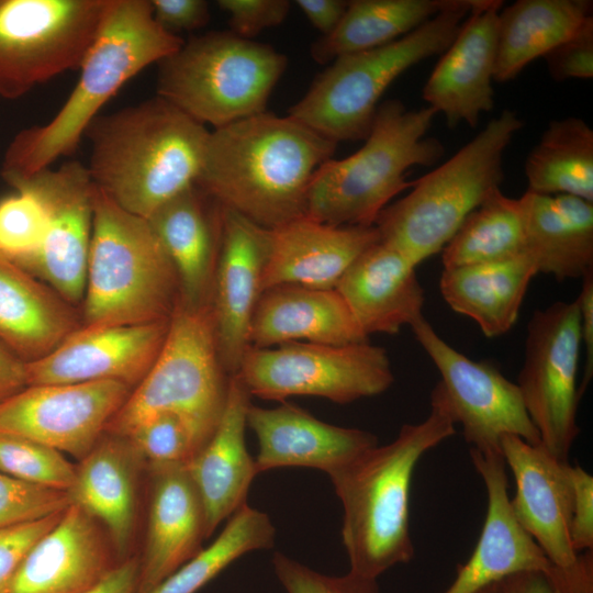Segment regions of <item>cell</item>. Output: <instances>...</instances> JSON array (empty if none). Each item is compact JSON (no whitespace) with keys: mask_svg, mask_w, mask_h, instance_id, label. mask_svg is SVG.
<instances>
[{"mask_svg":"<svg viewBox=\"0 0 593 593\" xmlns=\"http://www.w3.org/2000/svg\"><path fill=\"white\" fill-rule=\"evenodd\" d=\"M247 427L258 440V474L276 468L303 467L328 475L378 445L377 436L370 432L323 422L288 402L271 409L251 403Z\"/></svg>","mask_w":593,"mask_h":593,"instance_id":"obj_23","label":"cell"},{"mask_svg":"<svg viewBox=\"0 0 593 593\" xmlns=\"http://www.w3.org/2000/svg\"><path fill=\"white\" fill-rule=\"evenodd\" d=\"M46 215L37 199L26 191L0 201V254L16 260L35 253L45 236Z\"/></svg>","mask_w":593,"mask_h":593,"instance_id":"obj_41","label":"cell"},{"mask_svg":"<svg viewBox=\"0 0 593 593\" xmlns=\"http://www.w3.org/2000/svg\"><path fill=\"white\" fill-rule=\"evenodd\" d=\"M538 273L528 253L514 258L444 269L439 291L452 311L473 320L490 338L516 324L532 279Z\"/></svg>","mask_w":593,"mask_h":593,"instance_id":"obj_33","label":"cell"},{"mask_svg":"<svg viewBox=\"0 0 593 593\" xmlns=\"http://www.w3.org/2000/svg\"><path fill=\"white\" fill-rule=\"evenodd\" d=\"M156 22L167 32H191L210 21L209 3L204 0H149Z\"/></svg>","mask_w":593,"mask_h":593,"instance_id":"obj_48","label":"cell"},{"mask_svg":"<svg viewBox=\"0 0 593 593\" xmlns=\"http://www.w3.org/2000/svg\"><path fill=\"white\" fill-rule=\"evenodd\" d=\"M123 438L147 465L188 463L203 447L192 426L171 412L147 417Z\"/></svg>","mask_w":593,"mask_h":593,"instance_id":"obj_40","label":"cell"},{"mask_svg":"<svg viewBox=\"0 0 593 593\" xmlns=\"http://www.w3.org/2000/svg\"><path fill=\"white\" fill-rule=\"evenodd\" d=\"M216 343L211 306L178 304L154 365L109 422L105 433L125 437L147 417H183L204 445L223 414L230 384Z\"/></svg>","mask_w":593,"mask_h":593,"instance_id":"obj_10","label":"cell"},{"mask_svg":"<svg viewBox=\"0 0 593 593\" xmlns=\"http://www.w3.org/2000/svg\"><path fill=\"white\" fill-rule=\"evenodd\" d=\"M0 472L30 483L68 491L75 481L76 467L54 448L0 433Z\"/></svg>","mask_w":593,"mask_h":593,"instance_id":"obj_39","label":"cell"},{"mask_svg":"<svg viewBox=\"0 0 593 593\" xmlns=\"http://www.w3.org/2000/svg\"><path fill=\"white\" fill-rule=\"evenodd\" d=\"M139 557L128 556L99 582L81 593H137Z\"/></svg>","mask_w":593,"mask_h":593,"instance_id":"obj_50","label":"cell"},{"mask_svg":"<svg viewBox=\"0 0 593 593\" xmlns=\"http://www.w3.org/2000/svg\"><path fill=\"white\" fill-rule=\"evenodd\" d=\"M63 513L0 529V593H9L13 578L31 548L58 522Z\"/></svg>","mask_w":593,"mask_h":593,"instance_id":"obj_46","label":"cell"},{"mask_svg":"<svg viewBox=\"0 0 593 593\" xmlns=\"http://www.w3.org/2000/svg\"><path fill=\"white\" fill-rule=\"evenodd\" d=\"M478 593H496V590H495V583L481 590L480 592Z\"/></svg>","mask_w":593,"mask_h":593,"instance_id":"obj_54","label":"cell"},{"mask_svg":"<svg viewBox=\"0 0 593 593\" xmlns=\"http://www.w3.org/2000/svg\"><path fill=\"white\" fill-rule=\"evenodd\" d=\"M104 532L71 503L31 548L9 593H81L91 588L122 561Z\"/></svg>","mask_w":593,"mask_h":593,"instance_id":"obj_22","label":"cell"},{"mask_svg":"<svg viewBox=\"0 0 593 593\" xmlns=\"http://www.w3.org/2000/svg\"><path fill=\"white\" fill-rule=\"evenodd\" d=\"M581 348L575 300L558 301L533 313L516 384L540 445L563 462H569L580 434L577 413L581 395L577 379Z\"/></svg>","mask_w":593,"mask_h":593,"instance_id":"obj_13","label":"cell"},{"mask_svg":"<svg viewBox=\"0 0 593 593\" xmlns=\"http://www.w3.org/2000/svg\"><path fill=\"white\" fill-rule=\"evenodd\" d=\"M216 3L228 14L231 32L248 40L280 25L291 7L287 0H219Z\"/></svg>","mask_w":593,"mask_h":593,"instance_id":"obj_45","label":"cell"},{"mask_svg":"<svg viewBox=\"0 0 593 593\" xmlns=\"http://www.w3.org/2000/svg\"><path fill=\"white\" fill-rule=\"evenodd\" d=\"M80 326L72 304L0 254V344L33 361Z\"/></svg>","mask_w":593,"mask_h":593,"instance_id":"obj_30","label":"cell"},{"mask_svg":"<svg viewBox=\"0 0 593 593\" xmlns=\"http://www.w3.org/2000/svg\"><path fill=\"white\" fill-rule=\"evenodd\" d=\"M287 65L267 44L212 31L158 63L157 96L216 130L266 112Z\"/></svg>","mask_w":593,"mask_h":593,"instance_id":"obj_9","label":"cell"},{"mask_svg":"<svg viewBox=\"0 0 593 593\" xmlns=\"http://www.w3.org/2000/svg\"><path fill=\"white\" fill-rule=\"evenodd\" d=\"M336 290L368 337L396 334L423 316L425 292L416 266L381 240L354 261Z\"/></svg>","mask_w":593,"mask_h":593,"instance_id":"obj_28","label":"cell"},{"mask_svg":"<svg viewBox=\"0 0 593 593\" xmlns=\"http://www.w3.org/2000/svg\"><path fill=\"white\" fill-rule=\"evenodd\" d=\"M271 563L287 593H379L378 580L350 571L340 577L323 574L282 552H276Z\"/></svg>","mask_w":593,"mask_h":593,"instance_id":"obj_43","label":"cell"},{"mask_svg":"<svg viewBox=\"0 0 593 593\" xmlns=\"http://www.w3.org/2000/svg\"><path fill=\"white\" fill-rule=\"evenodd\" d=\"M368 338L336 289L290 284L262 291L249 332L250 346L257 348L302 340L344 346Z\"/></svg>","mask_w":593,"mask_h":593,"instance_id":"obj_29","label":"cell"},{"mask_svg":"<svg viewBox=\"0 0 593 593\" xmlns=\"http://www.w3.org/2000/svg\"><path fill=\"white\" fill-rule=\"evenodd\" d=\"M503 1L475 0L456 37L441 54L422 97L450 128L478 125L494 107L497 16Z\"/></svg>","mask_w":593,"mask_h":593,"instance_id":"obj_19","label":"cell"},{"mask_svg":"<svg viewBox=\"0 0 593 593\" xmlns=\"http://www.w3.org/2000/svg\"><path fill=\"white\" fill-rule=\"evenodd\" d=\"M456 433L441 411L430 407L417 424H404L384 446H374L328 474L344 515L342 539L349 571L378 578L414 557L410 492L422 457Z\"/></svg>","mask_w":593,"mask_h":593,"instance_id":"obj_4","label":"cell"},{"mask_svg":"<svg viewBox=\"0 0 593 593\" xmlns=\"http://www.w3.org/2000/svg\"><path fill=\"white\" fill-rule=\"evenodd\" d=\"M210 131L158 97L111 114L87 128L92 183L124 210L147 219L195 184Z\"/></svg>","mask_w":593,"mask_h":593,"instance_id":"obj_2","label":"cell"},{"mask_svg":"<svg viewBox=\"0 0 593 593\" xmlns=\"http://www.w3.org/2000/svg\"><path fill=\"white\" fill-rule=\"evenodd\" d=\"M295 4L310 23L323 35L331 34L340 22L348 1L343 0H296Z\"/></svg>","mask_w":593,"mask_h":593,"instance_id":"obj_51","label":"cell"},{"mask_svg":"<svg viewBox=\"0 0 593 593\" xmlns=\"http://www.w3.org/2000/svg\"><path fill=\"white\" fill-rule=\"evenodd\" d=\"M523 127L508 109L493 118L454 156L414 181L378 216L380 240L416 267L441 251L466 217L504 180V153Z\"/></svg>","mask_w":593,"mask_h":593,"instance_id":"obj_7","label":"cell"},{"mask_svg":"<svg viewBox=\"0 0 593 593\" xmlns=\"http://www.w3.org/2000/svg\"><path fill=\"white\" fill-rule=\"evenodd\" d=\"M474 1L450 0L448 7L407 35L335 58L288 115L337 144L365 139L389 86L416 64L443 54Z\"/></svg>","mask_w":593,"mask_h":593,"instance_id":"obj_8","label":"cell"},{"mask_svg":"<svg viewBox=\"0 0 593 593\" xmlns=\"http://www.w3.org/2000/svg\"><path fill=\"white\" fill-rule=\"evenodd\" d=\"M270 239L271 230L223 208L210 306L220 357L230 377L238 372L250 347V324L262 293Z\"/></svg>","mask_w":593,"mask_h":593,"instance_id":"obj_18","label":"cell"},{"mask_svg":"<svg viewBox=\"0 0 593 593\" xmlns=\"http://www.w3.org/2000/svg\"><path fill=\"white\" fill-rule=\"evenodd\" d=\"M183 43L156 22L149 0H109L77 85L52 120L13 137L2 160L3 180L31 176L72 153L99 111L125 82Z\"/></svg>","mask_w":593,"mask_h":593,"instance_id":"obj_3","label":"cell"},{"mask_svg":"<svg viewBox=\"0 0 593 593\" xmlns=\"http://www.w3.org/2000/svg\"><path fill=\"white\" fill-rule=\"evenodd\" d=\"M250 399L239 376H232L214 433L186 463L203 505L205 538L247 503L249 488L258 474L245 439Z\"/></svg>","mask_w":593,"mask_h":593,"instance_id":"obj_26","label":"cell"},{"mask_svg":"<svg viewBox=\"0 0 593 593\" xmlns=\"http://www.w3.org/2000/svg\"><path fill=\"white\" fill-rule=\"evenodd\" d=\"M337 143L298 120L264 112L210 131L195 184L267 230L306 215L316 169Z\"/></svg>","mask_w":593,"mask_h":593,"instance_id":"obj_1","label":"cell"},{"mask_svg":"<svg viewBox=\"0 0 593 593\" xmlns=\"http://www.w3.org/2000/svg\"><path fill=\"white\" fill-rule=\"evenodd\" d=\"M544 58L556 81L593 78V15Z\"/></svg>","mask_w":593,"mask_h":593,"instance_id":"obj_44","label":"cell"},{"mask_svg":"<svg viewBox=\"0 0 593 593\" xmlns=\"http://www.w3.org/2000/svg\"><path fill=\"white\" fill-rule=\"evenodd\" d=\"M410 327L440 374L430 393V407L445 413L455 425L460 424L471 448L501 450V439L506 435L540 444L516 383L492 362L472 360L455 349L424 315Z\"/></svg>","mask_w":593,"mask_h":593,"instance_id":"obj_14","label":"cell"},{"mask_svg":"<svg viewBox=\"0 0 593 593\" xmlns=\"http://www.w3.org/2000/svg\"><path fill=\"white\" fill-rule=\"evenodd\" d=\"M592 7L590 0H518L501 9L494 80L514 79L571 37L592 15Z\"/></svg>","mask_w":593,"mask_h":593,"instance_id":"obj_34","label":"cell"},{"mask_svg":"<svg viewBox=\"0 0 593 593\" xmlns=\"http://www.w3.org/2000/svg\"><path fill=\"white\" fill-rule=\"evenodd\" d=\"M501 452L515 481L510 503L516 521L553 567L571 568L580 553L570 538V463L556 459L540 444L532 445L513 435L501 439Z\"/></svg>","mask_w":593,"mask_h":593,"instance_id":"obj_21","label":"cell"},{"mask_svg":"<svg viewBox=\"0 0 593 593\" xmlns=\"http://www.w3.org/2000/svg\"><path fill=\"white\" fill-rule=\"evenodd\" d=\"M450 0H354L328 35L311 46L318 64L390 44L443 11Z\"/></svg>","mask_w":593,"mask_h":593,"instance_id":"obj_35","label":"cell"},{"mask_svg":"<svg viewBox=\"0 0 593 593\" xmlns=\"http://www.w3.org/2000/svg\"><path fill=\"white\" fill-rule=\"evenodd\" d=\"M109 0H0V97L79 69Z\"/></svg>","mask_w":593,"mask_h":593,"instance_id":"obj_12","label":"cell"},{"mask_svg":"<svg viewBox=\"0 0 593 593\" xmlns=\"http://www.w3.org/2000/svg\"><path fill=\"white\" fill-rule=\"evenodd\" d=\"M444 269L514 258L526 250V216L522 197L493 191L462 222L441 250Z\"/></svg>","mask_w":593,"mask_h":593,"instance_id":"obj_37","label":"cell"},{"mask_svg":"<svg viewBox=\"0 0 593 593\" xmlns=\"http://www.w3.org/2000/svg\"><path fill=\"white\" fill-rule=\"evenodd\" d=\"M526 250L538 273L558 281L582 279L593 271V202L569 194L522 195Z\"/></svg>","mask_w":593,"mask_h":593,"instance_id":"obj_32","label":"cell"},{"mask_svg":"<svg viewBox=\"0 0 593 593\" xmlns=\"http://www.w3.org/2000/svg\"><path fill=\"white\" fill-rule=\"evenodd\" d=\"M70 504L68 491L0 472V529L46 518L65 511Z\"/></svg>","mask_w":593,"mask_h":593,"instance_id":"obj_42","label":"cell"},{"mask_svg":"<svg viewBox=\"0 0 593 593\" xmlns=\"http://www.w3.org/2000/svg\"><path fill=\"white\" fill-rule=\"evenodd\" d=\"M237 374L250 396L280 402L291 396H318L346 404L379 395L394 382L387 350L369 342L250 346Z\"/></svg>","mask_w":593,"mask_h":593,"instance_id":"obj_11","label":"cell"},{"mask_svg":"<svg viewBox=\"0 0 593 593\" xmlns=\"http://www.w3.org/2000/svg\"><path fill=\"white\" fill-rule=\"evenodd\" d=\"M496 593H562L550 573L525 571L495 583Z\"/></svg>","mask_w":593,"mask_h":593,"instance_id":"obj_52","label":"cell"},{"mask_svg":"<svg viewBox=\"0 0 593 593\" xmlns=\"http://www.w3.org/2000/svg\"><path fill=\"white\" fill-rule=\"evenodd\" d=\"M25 387V361L0 344V402Z\"/></svg>","mask_w":593,"mask_h":593,"instance_id":"obj_53","label":"cell"},{"mask_svg":"<svg viewBox=\"0 0 593 593\" xmlns=\"http://www.w3.org/2000/svg\"><path fill=\"white\" fill-rule=\"evenodd\" d=\"M137 458L125 438L105 433L76 467L68 490L71 503L103 527L121 560L128 557L134 529Z\"/></svg>","mask_w":593,"mask_h":593,"instance_id":"obj_31","label":"cell"},{"mask_svg":"<svg viewBox=\"0 0 593 593\" xmlns=\"http://www.w3.org/2000/svg\"><path fill=\"white\" fill-rule=\"evenodd\" d=\"M93 222L81 326L169 320L179 304L176 268L145 217L93 184Z\"/></svg>","mask_w":593,"mask_h":593,"instance_id":"obj_6","label":"cell"},{"mask_svg":"<svg viewBox=\"0 0 593 593\" xmlns=\"http://www.w3.org/2000/svg\"><path fill=\"white\" fill-rule=\"evenodd\" d=\"M276 528L265 512L244 504L215 540L145 593H195L242 556L273 547Z\"/></svg>","mask_w":593,"mask_h":593,"instance_id":"obj_38","label":"cell"},{"mask_svg":"<svg viewBox=\"0 0 593 593\" xmlns=\"http://www.w3.org/2000/svg\"><path fill=\"white\" fill-rule=\"evenodd\" d=\"M222 215L223 206L193 184L146 219L176 268L181 306L210 305Z\"/></svg>","mask_w":593,"mask_h":593,"instance_id":"obj_27","label":"cell"},{"mask_svg":"<svg viewBox=\"0 0 593 593\" xmlns=\"http://www.w3.org/2000/svg\"><path fill=\"white\" fill-rule=\"evenodd\" d=\"M572 488L570 538L575 552L593 549V477L569 465Z\"/></svg>","mask_w":593,"mask_h":593,"instance_id":"obj_47","label":"cell"},{"mask_svg":"<svg viewBox=\"0 0 593 593\" xmlns=\"http://www.w3.org/2000/svg\"><path fill=\"white\" fill-rule=\"evenodd\" d=\"M380 240L376 226H333L302 216L271 230L262 291L277 286L336 289L354 261Z\"/></svg>","mask_w":593,"mask_h":593,"instance_id":"obj_25","label":"cell"},{"mask_svg":"<svg viewBox=\"0 0 593 593\" xmlns=\"http://www.w3.org/2000/svg\"><path fill=\"white\" fill-rule=\"evenodd\" d=\"M473 467L488 495V507L479 540L443 593H478L525 571L550 573L553 569L544 551L516 521L510 503L506 463L501 450L470 448Z\"/></svg>","mask_w":593,"mask_h":593,"instance_id":"obj_20","label":"cell"},{"mask_svg":"<svg viewBox=\"0 0 593 593\" xmlns=\"http://www.w3.org/2000/svg\"><path fill=\"white\" fill-rule=\"evenodd\" d=\"M133 389L115 381L27 385L0 402V433L85 458Z\"/></svg>","mask_w":593,"mask_h":593,"instance_id":"obj_16","label":"cell"},{"mask_svg":"<svg viewBox=\"0 0 593 593\" xmlns=\"http://www.w3.org/2000/svg\"><path fill=\"white\" fill-rule=\"evenodd\" d=\"M436 114L428 105L409 109L396 99L380 103L365 144L314 172L306 216L333 226H374L391 200L414 184L410 168L443 157V144L426 137Z\"/></svg>","mask_w":593,"mask_h":593,"instance_id":"obj_5","label":"cell"},{"mask_svg":"<svg viewBox=\"0 0 593 593\" xmlns=\"http://www.w3.org/2000/svg\"><path fill=\"white\" fill-rule=\"evenodd\" d=\"M169 321L80 326L44 357L25 362L26 384L115 381L134 389L159 355Z\"/></svg>","mask_w":593,"mask_h":593,"instance_id":"obj_17","label":"cell"},{"mask_svg":"<svg viewBox=\"0 0 593 593\" xmlns=\"http://www.w3.org/2000/svg\"><path fill=\"white\" fill-rule=\"evenodd\" d=\"M527 191L593 202V130L580 118L552 120L525 163Z\"/></svg>","mask_w":593,"mask_h":593,"instance_id":"obj_36","label":"cell"},{"mask_svg":"<svg viewBox=\"0 0 593 593\" xmlns=\"http://www.w3.org/2000/svg\"><path fill=\"white\" fill-rule=\"evenodd\" d=\"M149 501L137 593L154 589L203 547V505L186 463L148 465Z\"/></svg>","mask_w":593,"mask_h":593,"instance_id":"obj_24","label":"cell"},{"mask_svg":"<svg viewBox=\"0 0 593 593\" xmlns=\"http://www.w3.org/2000/svg\"><path fill=\"white\" fill-rule=\"evenodd\" d=\"M581 280V291L575 301L580 313L582 347L585 351L583 377L579 385L582 396L593 377V271Z\"/></svg>","mask_w":593,"mask_h":593,"instance_id":"obj_49","label":"cell"},{"mask_svg":"<svg viewBox=\"0 0 593 593\" xmlns=\"http://www.w3.org/2000/svg\"><path fill=\"white\" fill-rule=\"evenodd\" d=\"M7 183L34 195L46 215L40 248L12 261L68 303L82 302L93 222V183L87 166L67 161Z\"/></svg>","mask_w":593,"mask_h":593,"instance_id":"obj_15","label":"cell"}]
</instances>
